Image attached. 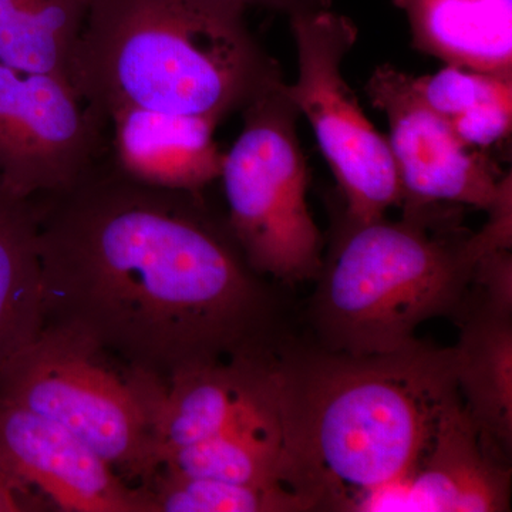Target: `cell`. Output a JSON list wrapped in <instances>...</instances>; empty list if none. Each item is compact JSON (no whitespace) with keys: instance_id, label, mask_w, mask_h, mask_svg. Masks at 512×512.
<instances>
[{"instance_id":"6da1fadb","label":"cell","mask_w":512,"mask_h":512,"mask_svg":"<svg viewBox=\"0 0 512 512\" xmlns=\"http://www.w3.org/2000/svg\"><path fill=\"white\" fill-rule=\"evenodd\" d=\"M36 200L45 325L161 380L264 353L268 293L200 194L137 183L107 154Z\"/></svg>"},{"instance_id":"7a4b0ae2","label":"cell","mask_w":512,"mask_h":512,"mask_svg":"<svg viewBox=\"0 0 512 512\" xmlns=\"http://www.w3.org/2000/svg\"><path fill=\"white\" fill-rule=\"evenodd\" d=\"M281 481L309 511H357L409 476L457 394L454 349L417 340L376 355L296 350L271 359Z\"/></svg>"},{"instance_id":"3957f363","label":"cell","mask_w":512,"mask_h":512,"mask_svg":"<svg viewBox=\"0 0 512 512\" xmlns=\"http://www.w3.org/2000/svg\"><path fill=\"white\" fill-rule=\"evenodd\" d=\"M239 0H90L72 82L107 120L138 107L220 124L284 82Z\"/></svg>"},{"instance_id":"277c9868","label":"cell","mask_w":512,"mask_h":512,"mask_svg":"<svg viewBox=\"0 0 512 512\" xmlns=\"http://www.w3.org/2000/svg\"><path fill=\"white\" fill-rule=\"evenodd\" d=\"M440 205V204H437ZM437 205L404 211L397 222H345L323 259L312 301L322 348L350 355L414 345L421 323L460 305L476 259Z\"/></svg>"},{"instance_id":"5b68a950","label":"cell","mask_w":512,"mask_h":512,"mask_svg":"<svg viewBox=\"0 0 512 512\" xmlns=\"http://www.w3.org/2000/svg\"><path fill=\"white\" fill-rule=\"evenodd\" d=\"M285 80L239 113L241 133L224 153L220 180L228 228L249 268L279 281L318 278L322 235L308 205L309 171L299 143V113Z\"/></svg>"},{"instance_id":"8992f818","label":"cell","mask_w":512,"mask_h":512,"mask_svg":"<svg viewBox=\"0 0 512 512\" xmlns=\"http://www.w3.org/2000/svg\"><path fill=\"white\" fill-rule=\"evenodd\" d=\"M106 353L73 330L43 326L0 372V400L60 424L116 471L150 481L153 437L130 373L120 377Z\"/></svg>"},{"instance_id":"52a82bcc","label":"cell","mask_w":512,"mask_h":512,"mask_svg":"<svg viewBox=\"0 0 512 512\" xmlns=\"http://www.w3.org/2000/svg\"><path fill=\"white\" fill-rule=\"evenodd\" d=\"M298 77L286 96L311 124L346 201L348 224L382 220L402 204V187L386 136L363 113L342 64L357 40L355 23L330 6L289 15Z\"/></svg>"},{"instance_id":"ba28073f","label":"cell","mask_w":512,"mask_h":512,"mask_svg":"<svg viewBox=\"0 0 512 512\" xmlns=\"http://www.w3.org/2000/svg\"><path fill=\"white\" fill-rule=\"evenodd\" d=\"M109 154V123L66 77L0 64V184L22 198L79 183Z\"/></svg>"},{"instance_id":"9c48e42d","label":"cell","mask_w":512,"mask_h":512,"mask_svg":"<svg viewBox=\"0 0 512 512\" xmlns=\"http://www.w3.org/2000/svg\"><path fill=\"white\" fill-rule=\"evenodd\" d=\"M367 99L389 124L387 143L402 187L404 211L468 205L487 212L512 187V175L484 150L467 147L424 103L412 74L392 64L373 70Z\"/></svg>"},{"instance_id":"30bf717a","label":"cell","mask_w":512,"mask_h":512,"mask_svg":"<svg viewBox=\"0 0 512 512\" xmlns=\"http://www.w3.org/2000/svg\"><path fill=\"white\" fill-rule=\"evenodd\" d=\"M130 375L146 409L158 468L175 451L274 412L265 353L190 367L164 380L133 369Z\"/></svg>"},{"instance_id":"8fae6325","label":"cell","mask_w":512,"mask_h":512,"mask_svg":"<svg viewBox=\"0 0 512 512\" xmlns=\"http://www.w3.org/2000/svg\"><path fill=\"white\" fill-rule=\"evenodd\" d=\"M0 467L64 511L151 512L146 487H130L79 437L0 400Z\"/></svg>"},{"instance_id":"7c38bea8","label":"cell","mask_w":512,"mask_h":512,"mask_svg":"<svg viewBox=\"0 0 512 512\" xmlns=\"http://www.w3.org/2000/svg\"><path fill=\"white\" fill-rule=\"evenodd\" d=\"M510 493V468L484 447L457 393L412 473L370 495L366 511L503 512Z\"/></svg>"},{"instance_id":"4fadbf2b","label":"cell","mask_w":512,"mask_h":512,"mask_svg":"<svg viewBox=\"0 0 512 512\" xmlns=\"http://www.w3.org/2000/svg\"><path fill=\"white\" fill-rule=\"evenodd\" d=\"M107 123L111 164L131 180L194 194L220 180L224 153L214 121L124 107L111 111Z\"/></svg>"},{"instance_id":"5bb4252c","label":"cell","mask_w":512,"mask_h":512,"mask_svg":"<svg viewBox=\"0 0 512 512\" xmlns=\"http://www.w3.org/2000/svg\"><path fill=\"white\" fill-rule=\"evenodd\" d=\"M414 49L450 66L512 77V0H393Z\"/></svg>"},{"instance_id":"9a60e30c","label":"cell","mask_w":512,"mask_h":512,"mask_svg":"<svg viewBox=\"0 0 512 512\" xmlns=\"http://www.w3.org/2000/svg\"><path fill=\"white\" fill-rule=\"evenodd\" d=\"M453 349L461 402L484 447L507 463L512 448V315L481 305Z\"/></svg>"},{"instance_id":"2e32d148","label":"cell","mask_w":512,"mask_h":512,"mask_svg":"<svg viewBox=\"0 0 512 512\" xmlns=\"http://www.w3.org/2000/svg\"><path fill=\"white\" fill-rule=\"evenodd\" d=\"M43 326L39 207L0 184V372Z\"/></svg>"},{"instance_id":"e0dca14e","label":"cell","mask_w":512,"mask_h":512,"mask_svg":"<svg viewBox=\"0 0 512 512\" xmlns=\"http://www.w3.org/2000/svg\"><path fill=\"white\" fill-rule=\"evenodd\" d=\"M89 9L90 0H0V64L72 82Z\"/></svg>"},{"instance_id":"ac0fdd59","label":"cell","mask_w":512,"mask_h":512,"mask_svg":"<svg viewBox=\"0 0 512 512\" xmlns=\"http://www.w3.org/2000/svg\"><path fill=\"white\" fill-rule=\"evenodd\" d=\"M414 87L461 143L476 150L511 136L512 77L446 64L429 76L414 77Z\"/></svg>"},{"instance_id":"d6986e66","label":"cell","mask_w":512,"mask_h":512,"mask_svg":"<svg viewBox=\"0 0 512 512\" xmlns=\"http://www.w3.org/2000/svg\"><path fill=\"white\" fill-rule=\"evenodd\" d=\"M227 483L284 487L274 412L262 414L194 446L175 451L160 468ZM286 488V487H285Z\"/></svg>"},{"instance_id":"ffe728a7","label":"cell","mask_w":512,"mask_h":512,"mask_svg":"<svg viewBox=\"0 0 512 512\" xmlns=\"http://www.w3.org/2000/svg\"><path fill=\"white\" fill-rule=\"evenodd\" d=\"M144 484L151 512H301L309 511L285 487H258L192 477L158 468Z\"/></svg>"},{"instance_id":"44dd1931","label":"cell","mask_w":512,"mask_h":512,"mask_svg":"<svg viewBox=\"0 0 512 512\" xmlns=\"http://www.w3.org/2000/svg\"><path fill=\"white\" fill-rule=\"evenodd\" d=\"M473 282L483 288L485 308L512 315L511 249L490 252L478 259L471 275Z\"/></svg>"},{"instance_id":"7402d4cb","label":"cell","mask_w":512,"mask_h":512,"mask_svg":"<svg viewBox=\"0 0 512 512\" xmlns=\"http://www.w3.org/2000/svg\"><path fill=\"white\" fill-rule=\"evenodd\" d=\"M36 507L30 488L0 467V512L32 511Z\"/></svg>"},{"instance_id":"603a6c76","label":"cell","mask_w":512,"mask_h":512,"mask_svg":"<svg viewBox=\"0 0 512 512\" xmlns=\"http://www.w3.org/2000/svg\"><path fill=\"white\" fill-rule=\"evenodd\" d=\"M245 8H264L279 10L291 15L298 10L323 8L330 6V0H239Z\"/></svg>"}]
</instances>
